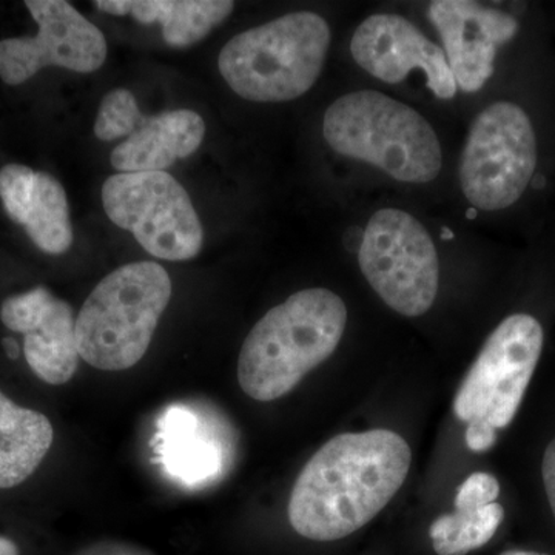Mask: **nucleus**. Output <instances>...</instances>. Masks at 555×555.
Returning <instances> with one entry per match:
<instances>
[{
  "mask_svg": "<svg viewBox=\"0 0 555 555\" xmlns=\"http://www.w3.org/2000/svg\"><path fill=\"white\" fill-rule=\"evenodd\" d=\"M171 298V280L158 262L122 266L94 287L76 318L79 357L100 371L137 366Z\"/></svg>",
  "mask_w": 555,
  "mask_h": 555,
  "instance_id": "nucleus-5",
  "label": "nucleus"
},
{
  "mask_svg": "<svg viewBox=\"0 0 555 555\" xmlns=\"http://www.w3.org/2000/svg\"><path fill=\"white\" fill-rule=\"evenodd\" d=\"M358 262L378 297L400 315H425L440 284L437 248L425 225L398 208L369 219Z\"/></svg>",
  "mask_w": 555,
  "mask_h": 555,
  "instance_id": "nucleus-7",
  "label": "nucleus"
},
{
  "mask_svg": "<svg viewBox=\"0 0 555 555\" xmlns=\"http://www.w3.org/2000/svg\"><path fill=\"white\" fill-rule=\"evenodd\" d=\"M429 20L443 40L456 86L465 93L483 89L494 75L496 50L518 31L509 14L470 0H436Z\"/></svg>",
  "mask_w": 555,
  "mask_h": 555,
  "instance_id": "nucleus-13",
  "label": "nucleus"
},
{
  "mask_svg": "<svg viewBox=\"0 0 555 555\" xmlns=\"http://www.w3.org/2000/svg\"><path fill=\"white\" fill-rule=\"evenodd\" d=\"M0 201L11 221L22 225L40 250L62 255L72 247L67 193L50 173L21 164L3 166Z\"/></svg>",
  "mask_w": 555,
  "mask_h": 555,
  "instance_id": "nucleus-14",
  "label": "nucleus"
},
{
  "mask_svg": "<svg viewBox=\"0 0 555 555\" xmlns=\"http://www.w3.org/2000/svg\"><path fill=\"white\" fill-rule=\"evenodd\" d=\"M496 430L483 422H469L466 427V444L473 452H486L494 447Z\"/></svg>",
  "mask_w": 555,
  "mask_h": 555,
  "instance_id": "nucleus-22",
  "label": "nucleus"
},
{
  "mask_svg": "<svg viewBox=\"0 0 555 555\" xmlns=\"http://www.w3.org/2000/svg\"><path fill=\"white\" fill-rule=\"evenodd\" d=\"M500 485L491 474L476 473L466 478L456 494V511H478L495 503Z\"/></svg>",
  "mask_w": 555,
  "mask_h": 555,
  "instance_id": "nucleus-21",
  "label": "nucleus"
},
{
  "mask_svg": "<svg viewBox=\"0 0 555 555\" xmlns=\"http://www.w3.org/2000/svg\"><path fill=\"white\" fill-rule=\"evenodd\" d=\"M206 137V122L188 108L145 116L141 126L113 150L109 163L120 173L164 171L178 159L189 158Z\"/></svg>",
  "mask_w": 555,
  "mask_h": 555,
  "instance_id": "nucleus-15",
  "label": "nucleus"
},
{
  "mask_svg": "<svg viewBox=\"0 0 555 555\" xmlns=\"http://www.w3.org/2000/svg\"><path fill=\"white\" fill-rule=\"evenodd\" d=\"M505 518L499 503L478 511H456L438 517L430 526V539L438 555H465L485 546Z\"/></svg>",
  "mask_w": 555,
  "mask_h": 555,
  "instance_id": "nucleus-19",
  "label": "nucleus"
},
{
  "mask_svg": "<svg viewBox=\"0 0 555 555\" xmlns=\"http://www.w3.org/2000/svg\"><path fill=\"white\" fill-rule=\"evenodd\" d=\"M535 167L531 119L513 102H495L470 127L460 158V185L474 207L503 210L521 198Z\"/></svg>",
  "mask_w": 555,
  "mask_h": 555,
  "instance_id": "nucleus-6",
  "label": "nucleus"
},
{
  "mask_svg": "<svg viewBox=\"0 0 555 555\" xmlns=\"http://www.w3.org/2000/svg\"><path fill=\"white\" fill-rule=\"evenodd\" d=\"M323 134L339 155L364 160L397 181L426 184L443 166L433 126L379 91H356L335 101L324 115Z\"/></svg>",
  "mask_w": 555,
  "mask_h": 555,
  "instance_id": "nucleus-3",
  "label": "nucleus"
},
{
  "mask_svg": "<svg viewBox=\"0 0 555 555\" xmlns=\"http://www.w3.org/2000/svg\"><path fill=\"white\" fill-rule=\"evenodd\" d=\"M0 555H21L20 546L9 537L0 535Z\"/></svg>",
  "mask_w": 555,
  "mask_h": 555,
  "instance_id": "nucleus-24",
  "label": "nucleus"
},
{
  "mask_svg": "<svg viewBox=\"0 0 555 555\" xmlns=\"http://www.w3.org/2000/svg\"><path fill=\"white\" fill-rule=\"evenodd\" d=\"M350 53L361 68L386 83H398L414 69L426 75L438 100H452L456 82L447 54L412 22L396 14H374L353 33Z\"/></svg>",
  "mask_w": 555,
  "mask_h": 555,
  "instance_id": "nucleus-11",
  "label": "nucleus"
},
{
  "mask_svg": "<svg viewBox=\"0 0 555 555\" xmlns=\"http://www.w3.org/2000/svg\"><path fill=\"white\" fill-rule=\"evenodd\" d=\"M195 416L185 409H170L160 426L164 465L175 477L198 483L215 476L221 467V454L211 441L196 436Z\"/></svg>",
  "mask_w": 555,
  "mask_h": 555,
  "instance_id": "nucleus-18",
  "label": "nucleus"
},
{
  "mask_svg": "<svg viewBox=\"0 0 555 555\" xmlns=\"http://www.w3.org/2000/svg\"><path fill=\"white\" fill-rule=\"evenodd\" d=\"M543 327L534 317H507L486 339L459 387L454 412L462 422L494 429L513 423L543 350Z\"/></svg>",
  "mask_w": 555,
  "mask_h": 555,
  "instance_id": "nucleus-9",
  "label": "nucleus"
},
{
  "mask_svg": "<svg viewBox=\"0 0 555 555\" xmlns=\"http://www.w3.org/2000/svg\"><path fill=\"white\" fill-rule=\"evenodd\" d=\"M38 35L0 40V79L21 86L46 67L98 72L107 60V40L96 25L65 0H27Z\"/></svg>",
  "mask_w": 555,
  "mask_h": 555,
  "instance_id": "nucleus-10",
  "label": "nucleus"
},
{
  "mask_svg": "<svg viewBox=\"0 0 555 555\" xmlns=\"http://www.w3.org/2000/svg\"><path fill=\"white\" fill-rule=\"evenodd\" d=\"M0 320L24 335V356L33 374L51 386L75 377L79 366L76 318L72 306L46 287L13 295L2 302Z\"/></svg>",
  "mask_w": 555,
  "mask_h": 555,
  "instance_id": "nucleus-12",
  "label": "nucleus"
},
{
  "mask_svg": "<svg viewBox=\"0 0 555 555\" xmlns=\"http://www.w3.org/2000/svg\"><path fill=\"white\" fill-rule=\"evenodd\" d=\"M54 440L53 425L42 412L17 406L0 390V489L28 480Z\"/></svg>",
  "mask_w": 555,
  "mask_h": 555,
  "instance_id": "nucleus-16",
  "label": "nucleus"
},
{
  "mask_svg": "<svg viewBox=\"0 0 555 555\" xmlns=\"http://www.w3.org/2000/svg\"><path fill=\"white\" fill-rule=\"evenodd\" d=\"M502 555H547V554H539V553H528V551H506Z\"/></svg>",
  "mask_w": 555,
  "mask_h": 555,
  "instance_id": "nucleus-26",
  "label": "nucleus"
},
{
  "mask_svg": "<svg viewBox=\"0 0 555 555\" xmlns=\"http://www.w3.org/2000/svg\"><path fill=\"white\" fill-rule=\"evenodd\" d=\"M235 9L230 0H130V14L141 24H159L175 49L198 43Z\"/></svg>",
  "mask_w": 555,
  "mask_h": 555,
  "instance_id": "nucleus-17",
  "label": "nucleus"
},
{
  "mask_svg": "<svg viewBox=\"0 0 555 555\" xmlns=\"http://www.w3.org/2000/svg\"><path fill=\"white\" fill-rule=\"evenodd\" d=\"M331 39L323 17L298 11L233 36L219 53V72L244 100L294 101L320 78Z\"/></svg>",
  "mask_w": 555,
  "mask_h": 555,
  "instance_id": "nucleus-4",
  "label": "nucleus"
},
{
  "mask_svg": "<svg viewBox=\"0 0 555 555\" xmlns=\"http://www.w3.org/2000/svg\"><path fill=\"white\" fill-rule=\"evenodd\" d=\"M109 221L127 230L147 254L189 261L203 247V225L185 189L166 171L109 177L102 188Z\"/></svg>",
  "mask_w": 555,
  "mask_h": 555,
  "instance_id": "nucleus-8",
  "label": "nucleus"
},
{
  "mask_svg": "<svg viewBox=\"0 0 555 555\" xmlns=\"http://www.w3.org/2000/svg\"><path fill=\"white\" fill-rule=\"evenodd\" d=\"M543 483L555 518V438L547 444L542 465Z\"/></svg>",
  "mask_w": 555,
  "mask_h": 555,
  "instance_id": "nucleus-23",
  "label": "nucleus"
},
{
  "mask_svg": "<svg viewBox=\"0 0 555 555\" xmlns=\"http://www.w3.org/2000/svg\"><path fill=\"white\" fill-rule=\"evenodd\" d=\"M3 345H5L7 352H9L11 358L17 357V353H20V346H17V343L14 341V339L7 338L5 341H3Z\"/></svg>",
  "mask_w": 555,
  "mask_h": 555,
  "instance_id": "nucleus-25",
  "label": "nucleus"
},
{
  "mask_svg": "<svg viewBox=\"0 0 555 555\" xmlns=\"http://www.w3.org/2000/svg\"><path fill=\"white\" fill-rule=\"evenodd\" d=\"M347 324L345 301L327 288H306L270 309L244 339L241 389L268 403L287 396L337 349Z\"/></svg>",
  "mask_w": 555,
  "mask_h": 555,
  "instance_id": "nucleus-2",
  "label": "nucleus"
},
{
  "mask_svg": "<svg viewBox=\"0 0 555 555\" xmlns=\"http://www.w3.org/2000/svg\"><path fill=\"white\" fill-rule=\"evenodd\" d=\"M411 462L408 441L392 430L331 438L295 481L287 511L292 528L315 542L353 534L389 505Z\"/></svg>",
  "mask_w": 555,
  "mask_h": 555,
  "instance_id": "nucleus-1",
  "label": "nucleus"
},
{
  "mask_svg": "<svg viewBox=\"0 0 555 555\" xmlns=\"http://www.w3.org/2000/svg\"><path fill=\"white\" fill-rule=\"evenodd\" d=\"M144 119L145 116L139 109L137 98L131 91L112 90L101 102L96 124H94V134L104 142L129 138Z\"/></svg>",
  "mask_w": 555,
  "mask_h": 555,
  "instance_id": "nucleus-20",
  "label": "nucleus"
}]
</instances>
